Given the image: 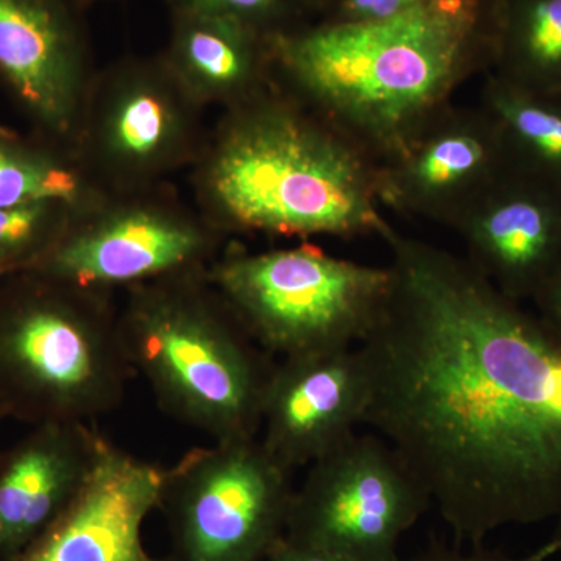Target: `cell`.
I'll list each match as a JSON object with an SVG mask.
<instances>
[{
    "label": "cell",
    "instance_id": "cell-3",
    "mask_svg": "<svg viewBox=\"0 0 561 561\" xmlns=\"http://www.w3.org/2000/svg\"><path fill=\"white\" fill-rule=\"evenodd\" d=\"M197 157L203 216L221 234L383 239L378 162L273 83L225 110Z\"/></svg>",
    "mask_w": 561,
    "mask_h": 561
},
{
    "label": "cell",
    "instance_id": "cell-27",
    "mask_svg": "<svg viewBox=\"0 0 561 561\" xmlns=\"http://www.w3.org/2000/svg\"><path fill=\"white\" fill-rule=\"evenodd\" d=\"M561 553V516L556 522V529H553L551 537L546 542H542L540 548L535 549L534 552L527 557H523L519 561H546L552 557L560 556Z\"/></svg>",
    "mask_w": 561,
    "mask_h": 561
},
{
    "label": "cell",
    "instance_id": "cell-24",
    "mask_svg": "<svg viewBox=\"0 0 561 561\" xmlns=\"http://www.w3.org/2000/svg\"><path fill=\"white\" fill-rule=\"evenodd\" d=\"M264 561H357L342 553L298 545L284 535L272 546Z\"/></svg>",
    "mask_w": 561,
    "mask_h": 561
},
{
    "label": "cell",
    "instance_id": "cell-22",
    "mask_svg": "<svg viewBox=\"0 0 561 561\" xmlns=\"http://www.w3.org/2000/svg\"><path fill=\"white\" fill-rule=\"evenodd\" d=\"M172 11L217 14L245 22L267 35H278L305 24L308 11L301 0H165Z\"/></svg>",
    "mask_w": 561,
    "mask_h": 561
},
{
    "label": "cell",
    "instance_id": "cell-25",
    "mask_svg": "<svg viewBox=\"0 0 561 561\" xmlns=\"http://www.w3.org/2000/svg\"><path fill=\"white\" fill-rule=\"evenodd\" d=\"M530 302L542 323L561 341V268Z\"/></svg>",
    "mask_w": 561,
    "mask_h": 561
},
{
    "label": "cell",
    "instance_id": "cell-15",
    "mask_svg": "<svg viewBox=\"0 0 561 561\" xmlns=\"http://www.w3.org/2000/svg\"><path fill=\"white\" fill-rule=\"evenodd\" d=\"M164 471L106 440L79 493L20 561H154L142 527Z\"/></svg>",
    "mask_w": 561,
    "mask_h": 561
},
{
    "label": "cell",
    "instance_id": "cell-19",
    "mask_svg": "<svg viewBox=\"0 0 561 561\" xmlns=\"http://www.w3.org/2000/svg\"><path fill=\"white\" fill-rule=\"evenodd\" d=\"M479 105L502 133L513 169L561 187V98L485 73Z\"/></svg>",
    "mask_w": 561,
    "mask_h": 561
},
{
    "label": "cell",
    "instance_id": "cell-18",
    "mask_svg": "<svg viewBox=\"0 0 561 561\" xmlns=\"http://www.w3.org/2000/svg\"><path fill=\"white\" fill-rule=\"evenodd\" d=\"M486 73L561 98V0H494Z\"/></svg>",
    "mask_w": 561,
    "mask_h": 561
},
{
    "label": "cell",
    "instance_id": "cell-17",
    "mask_svg": "<svg viewBox=\"0 0 561 561\" xmlns=\"http://www.w3.org/2000/svg\"><path fill=\"white\" fill-rule=\"evenodd\" d=\"M272 36L231 18L176 10L161 58L198 106L228 110L275 83Z\"/></svg>",
    "mask_w": 561,
    "mask_h": 561
},
{
    "label": "cell",
    "instance_id": "cell-10",
    "mask_svg": "<svg viewBox=\"0 0 561 561\" xmlns=\"http://www.w3.org/2000/svg\"><path fill=\"white\" fill-rule=\"evenodd\" d=\"M308 468L286 537L357 561H401V537L431 501L389 443L356 432Z\"/></svg>",
    "mask_w": 561,
    "mask_h": 561
},
{
    "label": "cell",
    "instance_id": "cell-23",
    "mask_svg": "<svg viewBox=\"0 0 561 561\" xmlns=\"http://www.w3.org/2000/svg\"><path fill=\"white\" fill-rule=\"evenodd\" d=\"M426 0H327L321 21L356 22L397 16Z\"/></svg>",
    "mask_w": 561,
    "mask_h": 561
},
{
    "label": "cell",
    "instance_id": "cell-13",
    "mask_svg": "<svg viewBox=\"0 0 561 561\" xmlns=\"http://www.w3.org/2000/svg\"><path fill=\"white\" fill-rule=\"evenodd\" d=\"M505 297L531 301L561 268V187L512 169L449 228Z\"/></svg>",
    "mask_w": 561,
    "mask_h": 561
},
{
    "label": "cell",
    "instance_id": "cell-11",
    "mask_svg": "<svg viewBox=\"0 0 561 561\" xmlns=\"http://www.w3.org/2000/svg\"><path fill=\"white\" fill-rule=\"evenodd\" d=\"M513 169L493 117L449 105L400 151L378 162L383 208L451 228L468 206Z\"/></svg>",
    "mask_w": 561,
    "mask_h": 561
},
{
    "label": "cell",
    "instance_id": "cell-16",
    "mask_svg": "<svg viewBox=\"0 0 561 561\" xmlns=\"http://www.w3.org/2000/svg\"><path fill=\"white\" fill-rule=\"evenodd\" d=\"M105 442L88 423H44L0 451V561H20L68 507Z\"/></svg>",
    "mask_w": 561,
    "mask_h": 561
},
{
    "label": "cell",
    "instance_id": "cell-4",
    "mask_svg": "<svg viewBox=\"0 0 561 561\" xmlns=\"http://www.w3.org/2000/svg\"><path fill=\"white\" fill-rule=\"evenodd\" d=\"M125 291L122 345L162 411L213 442L257 438L276 359L254 341L206 271Z\"/></svg>",
    "mask_w": 561,
    "mask_h": 561
},
{
    "label": "cell",
    "instance_id": "cell-26",
    "mask_svg": "<svg viewBox=\"0 0 561 561\" xmlns=\"http://www.w3.org/2000/svg\"><path fill=\"white\" fill-rule=\"evenodd\" d=\"M415 561H519L504 553L489 551L483 545L472 546L471 551L463 552L460 549L437 548L424 553Z\"/></svg>",
    "mask_w": 561,
    "mask_h": 561
},
{
    "label": "cell",
    "instance_id": "cell-7",
    "mask_svg": "<svg viewBox=\"0 0 561 561\" xmlns=\"http://www.w3.org/2000/svg\"><path fill=\"white\" fill-rule=\"evenodd\" d=\"M294 491L260 438L191 449L165 468L158 504L175 561H264L286 535Z\"/></svg>",
    "mask_w": 561,
    "mask_h": 561
},
{
    "label": "cell",
    "instance_id": "cell-12",
    "mask_svg": "<svg viewBox=\"0 0 561 561\" xmlns=\"http://www.w3.org/2000/svg\"><path fill=\"white\" fill-rule=\"evenodd\" d=\"M80 0H0V77L51 138L73 146L92 73Z\"/></svg>",
    "mask_w": 561,
    "mask_h": 561
},
{
    "label": "cell",
    "instance_id": "cell-14",
    "mask_svg": "<svg viewBox=\"0 0 561 561\" xmlns=\"http://www.w3.org/2000/svg\"><path fill=\"white\" fill-rule=\"evenodd\" d=\"M367 381L356 348L276 360L262 402L260 442L294 472L356 434Z\"/></svg>",
    "mask_w": 561,
    "mask_h": 561
},
{
    "label": "cell",
    "instance_id": "cell-5",
    "mask_svg": "<svg viewBox=\"0 0 561 561\" xmlns=\"http://www.w3.org/2000/svg\"><path fill=\"white\" fill-rule=\"evenodd\" d=\"M0 286V421L88 423L124 402L133 368L111 294L33 272Z\"/></svg>",
    "mask_w": 561,
    "mask_h": 561
},
{
    "label": "cell",
    "instance_id": "cell-29",
    "mask_svg": "<svg viewBox=\"0 0 561 561\" xmlns=\"http://www.w3.org/2000/svg\"><path fill=\"white\" fill-rule=\"evenodd\" d=\"M80 2H81V5H83V9H84V7L92 5V3L102 2V0H80Z\"/></svg>",
    "mask_w": 561,
    "mask_h": 561
},
{
    "label": "cell",
    "instance_id": "cell-20",
    "mask_svg": "<svg viewBox=\"0 0 561 561\" xmlns=\"http://www.w3.org/2000/svg\"><path fill=\"white\" fill-rule=\"evenodd\" d=\"M108 194L92 179L76 151L39 149L0 136V208L60 202L81 213Z\"/></svg>",
    "mask_w": 561,
    "mask_h": 561
},
{
    "label": "cell",
    "instance_id": "cell-8",
    "mask_svg": "<svg viewBox=\"0 0 561 561\" xmlns=\"http://www.w3.org/2000/svg\"><path fill=\"white\" fill-rule=\"evenodd\" d=\"M225 234L150 190L108 194L81 210L31 268L81 289H130L183 273L206 271Z\"/></svg>",
    "mask_w": 561,
    "mask_h": 561
},
{
    "label": "cell",
    "instance_id": "cell-9",
    "mask_svg": "<svg viewBox=\"0 0 561 561\" xmlns=\"http://www.w3.org/2000/svg\"><path fill=\"white\" fill-rule=\"evenodd\" d=\"M162 58H130L95 76L72 149L110 194L150 190L198 157V111Z\"/></svg>",
    "mask_w": 561,
    "mask_h": 561
},
{
    "label": "cell",
    "instance_id": "cell-6",
    "mask_svg": "<svg viewBox=\"0 0 561 561\" xmlns=\"http://www.w3.org/2000/svg\"><path fill=\"white\" fill-rule=\"evenodd\" d=\"M206 278L276 360L356 348L391 287L389 265L332 256L312 242L227 251L210 262Z\"/></svg>",
    "mask_w": 561,
    "mask_h": 561
},
{
    "label": "cell",
    "instance_id": "cell-2",
    "mask_svg": "<svg viewBox=\"0 0 561 561\" xmlns=\"http://www.w3.org/2000/svg\"><path fill=\"white\" fill-rule=\"evenodd\" d=\"M494 0H426L375 21L273 35V79L381 162L490 68Z\"/></svg>",
    "mask_w": 561,
    "mask_h": 561
},
{
    "label": "cell",
    "instance_id": "cell-1",
    "mask_svg": "<svg viewBox=\"0 0 561 561\" xmlns=\"http://www.w3.org/2000/svg\"><path fill=\"white\" fill-rule=\"evenodd\" d=\"M391 287L357 343L362 426L459 542L561 516V341L448 250L391 230Z\"/></svg>",
    "mask_w": 561,
    "mask_h": 561
},
{
    "label": "cell",
    "instance_id": "cell-28",
    "mask_svg": "<svg viewBox=\"0 0 561 561\" xmlns=\"http://www.w3.org/2000/svg\"><path fill=\"white\" fill-rule=\"evenodd\" d=\"M327 0H301L302 7L309 14H320Z\"/></svg>",
    "mask_w": 561,
    "mask_h": 561
},
{
    "label": "cell",
    "instance_id": "cell-21",
    "mask_svg": "<svg viewBox=\"0 0 561 561\" xmlns=\"http://www.w3.org/2000/svg\"><path fill=\"white\" fill-rule=\"evenodd\" d=\"M79 210L60 202L0 208V279L31 271Z\"/></svg>",
    "mask_w": 561,
    "mask_h": 561
}]
</instances>
